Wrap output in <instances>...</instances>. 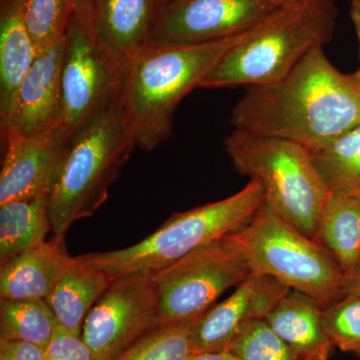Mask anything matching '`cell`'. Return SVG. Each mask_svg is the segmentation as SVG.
Returning <instances> with one entry per match:
<instances>
[{
  "label": "cell",
  "mask_w": 360,
  "mask_h": 360,
  "mask_svg": "<svg viewBox=\"0 0 360 360\" xmlns=\"http://www.w3.org/2000/svg\"><path fill=\"white\" fill-rule=\"evenodd\" d=\"M338 15L336 0H283L224 54L200 89L281 79L312 49L333 40Z\"/></svg>",
  "instance_id": "3957f363"
},
{
  "label": "cell",
  "mask_w": 360,
  "mask_h": 360,
  "mask_svg": "<svg viewBox=\"0 0 360 360\" xmlns=\"http://www.w3.org/2000/svg\"><path fill=\"white\" fill-rule=\"evenodd\" d=\"M265 201L264 187L250 179L224 200L172 214L148 238L129 248L84 255L110 279L137 271H160L201 246L243 229Z\"/></svg>",
  "instance_id": "8992f818"
},
{
  "label": "cell",
  "mask_w": 360,
  "mask_h": 360,
  "mask_svg": "<svg viewBox=\"0 0 360 360\" xmlns=\"http://www.w3.org/2000/svg\"><path fill=\"white\" fill-rule=\"evenodd\" d=\"M201 315L180 323L158 326L135 341L115 360L191 359L196 354L193 330Z\"/></svg>",
  "instance_id": "cb8c5ba5"
},
{
  "label": "cell",
  "mask_w": 360,
  "mask_h": 360,
  "mask_svg": "<svg viewBox=\"0 0 360 360\" xmlns=\"http://www.w3.org/2000/svg\"><path fill=\"white\" fill-rule=\"evenodd\" d=\"M135 148L120 96L71 136L65 165L49 198L54 236L65 239L71 225L92 217L106 202Z\"/></svg>",
  "instance_id": "277c9868"
},
{
  "label": "cell",
  "mask_w": 360,
  "mask_h": 360,
  "mask_svg": "<svg viewBox=\"0 0 360 360\" xmlns=\"http://www.w3.org/2000/svg\"><path fill=\"white\" fill-rule=\"evenodd\" d=\"M160 0H92L90 13L99 40L122 65L153 39Z\"/></svg>",
  "instance_id": "9a60e30c"
},
{
  "label": "cell",
  "mask_w": 360,
  "mask_h": 360,
  "mask_svg": "<svg viewBox=\"0 0 360 360\" xmlns=\"http://www.w3.org/2000/svg\"><path fill=\"white\" fill-rule=\"evenodd\" d=\"M350 18L354 23L357 41H359V56L360 60V0H352L350 4Z\"/></svg>",
  "instance_id": "1f68e13d"
},
{
  "label": "cell",
  "mask_w": 360,
  "mask_h": 360,
  "mask_svg": "<svg viewBox=\"0 0 360 360\" xmlns=\"http://www.w3.org/2000/svg\"><path fill=\"white\" fill-rule=\"evenodd\" d=\"M243 34L198 44L150 41L122 65L120 103L136 148L151 151L169 139L180 103Z\"/></svg>",
  "instance_id": "7a4b0ae2"
},
{
  "label": "cell",
  "mask_w": 360,
  "mask_h": 360,
  "mask_svg": "<svg viewBox=\"0 0 360 360\" xmlns=\"http://www.w3.org/2000/svg\"><path fill=\"white\" fill-rule=\"evenodd\" d=\"M231 122L233 129L315 150L360 124V91L317 47L281 79L246 87Z\"/></svg>",
  "instance_id": "6da1fadb"
},
{
  "label": "cell",
  "mask_w": 360,
  "mask_h": 360,
  "mask_svg": "<svg viewBox=\"0 0 360 360\" xmlns=\"http://www.w3.org/2000/svg\"><path fill=\"white\" fill-rule=\"evenodd\" d=\"M165 0H160L161 4H162L163 2H165Z\"/></svg>",
  "instance_id": "e575fe53"
},
{
  "label": "cell",
  "mask_w": 360,
  "mask_h": 360,
  "mask_svg": "<svg viewBox=\"0 0 360 360\" xmlns=\"http://www.w3.org/2000/svg\"><path fill=\"white\" fill-rule=\"evenodd\" d=\"M283 0H165L150 41L198 44L243 34Z\"/></svg>",
  "instance_id": "8fae6325"
},
{
  "label": "cell",
  "mask_w": 360,
  "mask_h": 360,
  "mask_svg": "<svg viewBox=\"0 0 360 360\" xmlns=\"http://www.w3.org/2000/svg\"><path fill=\"white\" fill-rule=\"evenodd\" d=\"M352 295L360 297V264L355 267L352 274L345 277L343 283V295Z\"/></svg>",
  "instance_id": "f546056e"
},
{
  "label": "cell",
  "mask_w": 360,
  "mask_h": 360,
  "mask_svg": "<svg viewBox=\"0 0 360 360\" xmlns=\"http://www.w3.org/2000/svg\"><path fill=\"white\" fill-rule=\"evenodd\" d=\"M122 65L97 37L90 9L73 11L63 60V115L58 134L66 141L120 96Z\"/></svg>",
  "instance_id": "ba28073f"
},
{
  "label": "cell",
  "mask_w": 360,
  "mask_h": 360,
  "mask_svg": "<svg viewBox=\"0 0 360 360\" xmlns=\"http://www.w3.org/2000/svg\"><path fill=\"white\" fill-rule=\"evenodd\" d=\"M77 8L90 9L92 0H75Z\"/></svg>",
  "instance_id": "d6a6232c"
},
{
  "label": "cell",
  "mask_w": 360,
  "mask_h": 360,
  "mask_svg": "<svg viewBox=\"0 0 360 360\" xmlns=\"http://www.w3.org/2000/svg\"><path fill=\"white\" fill-rule=\"evenodd\" d=\"M314 240L335 258L345 276L360 264V195L329 194Z\"/></svg>",
  "instance_id": "ffe728a7"
},
{
  "label": "cell",
  "mask_w": 360,
  "mask_h": 360,
  "mask_svg": "<svg viewBox=\"0 0 360 360\" xmlns=\"http://www.w3.org/2000/svg\"><path fill=\"white\" fill-rule=\"evenodd\" d=\"M352 79L354 80L355 84H356L357 89H359L360 91V68L359 70L355 71L354 75H352Z\"/></svg>",
  "instance_id": "836d02e7"
},
{
  "label": "cell",
  "mask_w": 360,
  "mask_h": 360,
  "mask_svg": "<svg viewBox=\"0 0 360 360\" xmlns=\"http://www.w3.org/2000/svg\"><path fill=\"white\" fill-rule=\"evenodd\" d=\"M309 151L330 193L360 195V124Z\"/></svg>",
  "instance_id": "7402d4cb"
},
{
  "label": "cell",
  "mask_w": 360,
  "mask_h": 360,
  "mask_svg": "<svg viewBox=\"0 0 360 360\" xmlns=\"http://www.w3.org/2000/svg\"><path fill=\"white\" fill-rule=\"evenodd\" d=\"M357 355H359V356L360 357V354H357Z\"/></svg>",
  "instance_id": "d590c367"
},
{
  "label": "cell",
  "mask_w": 360,
  "mask_h": 360,
  "mask_svg": "<svg viewBox=\"0 0 360 360\" xmlns=\"http://www.w3.org/2000/svg\"><path fill=\"white\" fill-rule=\"evenodd\" d=\"M322 307L311 297L291 290L265 322L302 360H328L333 345L326 335Z\"/></svg>",
  "instance_id": "ac0fdd59"
},
{
  "label": "cell",
  "mask_w": 360,
  "mask_h": 360,
  "mask_svg": "<svg viewBox=\"0 0 360 360\" xmlns=\"http://www.w3.org/2000/svg\"><path fill=\"white\" fill-rule=\"evenodd\" d=\"M189 360H238L231 352H200Z\"/></svg>",
  "instance_id": "4dcf8cb0"
},
{
  "label": "cell",
  "mask_w": 360,
  "mask_h": 360,
  "mask_svg": "<svg viewBox=\"0 0 360 360\" xmlns=\"http://www.w3.org/2000/svg\"><path fill=\"white\" fill-rule=\"evenodd\" d=\"M250 274L245 258L225 236L156 271L158 326L180 323L205 314L224 291L238 286Z\"/></svg>",
  "instance_id": "9c48e42d"
},
{
  "label": "cell",
  "mask_w": 360,
  "mask_h": 360,
  "mask_svg": "<svg viewBox=\"0 0 360 360\" xmlns=\"http://www.w3.org/2000/svg\"><path fill=\"white\" fill-rule=\"evenodd\" d=\"M70 257L56 236L20 253L0 269V300H46Z\"/></svg>",
  "instance_id": "e0dca14e"
},
{
  "label": "cell",
  "mask_w": 360,
  "mask_h": 360,
  "mask_svg": "<svg viewBox=\"0 0 360 360\" xmlns=\"http://www.w3.org/2000/svg\"><path fill=\"white\" fill-rule=\"evenodd\" d=\"M224 148L236 172L257 179L269 203L286 221L314 239L330 191L309 149L296 142L233 129Z\"/></svg>",
  "instance_id": "52a82bcc"
},
{
  "label": "cell",
  "mask_w": 360,
  "mask_h": 360,
  "mask_svg": "<svg viewBox=\"0 0 360 360\" xmlns=\"http://www.w3.org/2000/svg\"><path fill=\"white\" fill-rule=\"evenodd\" d=\"M49 198L39 196L0 205V266L46 241L52 231Z\"/></svg>",
  "instance_id": "44dd1931"
},
{
  "label": "cell",
  "mask_w": 360,
  "mask_h": 360,
  "mask_svg": "<svg viewBox=\"0 0 360 360\" xmlns=\"http://www.w3.org/2000/svg\"><path fill=\"white\" fill-rule=\"evenodd\" d=\"M1 143L0 205L51 195L65 165L68 141L58 132L34 136L11 132Z\"/></svg>",
  "instance_id": "7c38bea8"
},
{
  "label": "cell",
  "mask_w": 360,
  "mask_h": 360,
  "mask_svg": "<svg viewBox=\"0 0 360 360\" xmlns=\"http://www.w3.org/2000/svg\"><path fill=\"white\" fill-rule=\"evenodd\" d=\"M65 39L49 45L37 53L32 68L16 94L8 131L34 136L58 132L63 115V60Z\"/></svg>",
  "instance_id": "5bb4252c"
},
{
  "label": "cell",
  "mask_w": 360,
  "mask_h": 360,
  "mask_svg": "<svg viewBox=\"0 0 360 360\" xmlns=\"http://www.w3.org/2000/svg\"><path fill=\"white\" fill-rule=\"evenodd\" d=\"M0 134L8 131L16 94L37 51L23 18V0H0Z\"/></svg>",
  "instance_id": "2e32d148"
},
{
  "label": "cell",
  "mask_w": 360,
  "mask_h": 360,
  "mask_svg": "<svg viewBox=\"0 0 360 360\" xmlns=\"http://www.w3.org/2000/svg\"><path fill=\"white\" fill-rule=\"evenodd\" d=\"M0 360H45V350L25 341L1 340Z\"/></svg>",
  "instance_id": "f1b7e54d"
},
{
  "label": "cell",
  "mask_w": 360,
  "mask_h": 360,
  "mask_svg": "<svg viewBox=\"0 0 360 360\" xmlns=\"http://www.w3.org/2000/svg\"><path fill=\"white\" fill-rule=\"evenodd\" d=\"M225 238L252 274L276 278L309 296L322 309L345 296V274L333 255L265 201L248 224Z\"/></svg>",
  "instance_id": "5b68a950"
},
{
  "label": "cell",
  "mask_w": 360,
  "mask_h": 360,
  "mask_svg": "<svg viewBox=\"0 0 360 360\" xmlns=\"http://www.w3.org/2000/svg\"><path fill=\"white\" fill-rule=\"evenodd\" d=\"M290 290L276 278L251 272L229 297L213 305L196 321L195 354L229 352L245 323L266 319Z\"/></svg>",
  "instance_id": "4fadbf2b"
},
{
  "label": "cell",
  "mask_w": 360,
  "mask_h": 360,
  "mask_svg": "<svg viewBox=\"0 0 360 360\" xmlns=\"http://www.w3.org/2000/svg\"><path fill=\"white\" fill-rule=\"evenodd\" d=\"M111 279L85 255L70 257L46 302L56 314L59 326L82 336L87 314L105 292Z\"/></svg>",
  "instance_id": "d6986e66"
},
{
  "label": "cell",
  "mask_w": 360,
  "mask_h": 360,
  "mask_svg": "<svg viewBox=\"0 0 360 360\" xmlns=\"http://www.w3.org/2000/svg\"><path fill=\"white\" fill-rule=\"evenodd\" d=\"M326 335L333 347L360 354V297L347 295L322 309Z\"/></svg>",
  "instance_id": "4316f807"
},
{
  "label": "cell",
  "mask_w": 360,
  "mask_h": 360,
  "mask_svg": "<svg viewBox=\"0 0 360 360\" xmlns=\"http://www.w3.org/2000/svg\"><path fill=\"white\" fill-rule=\"evenodd\" d=\"M229 352L238 360H302L264 319L245 323L234 338Z\"/></svg>",
  "instance_id": "484cf974"
},
{
  "label": "cell",
  "mask_w": 360,
  "mask_h": 360,
  "mask_svg": "<svg viewBox=\"0 0 360 360\" xmlns=\"http://www.w3.org/2000/svg\"><path fill=\"white\" fill-rule=\"evenodd\" d=\"M75 0H23V18L37 51L65 39Z\"/></svg>",
  "instance_id": "d4e9b609"
},
{
  "label": "cell",
  "mask_w": 360,
  "mask_h": 360,
  "mask_svg": "<svg viewBox=\"0 0 360 360\" xmlns=\"http://www.w3.org/2000/svg\"><path fill=\"white\" fill-rule=\"evenodd\" d=\"M58 326L45 300H0L1 340L25 341L45 349Z\"/></svg>",
  "instance_id": "603a6c76"
},
{
  "label": "cell",
  "mask_w": 360,
  "mask_h": 360,
  "mask_svg": "<svg viewBox=\"0 0 360 360\" xmlns=\"http://www.w3.org/2000/svg\"><path fill=\"white\" fill-rule=\"evenodd\" d=\"M44 350L45 360H96L82 336L60 326Z\"/></svg>",
  "instance_id": "83f0119b"
},
{
  "label": "cell",
  "mask_w": 360,
  "mask_h": 360,
  "mask_svg": "<svg viewBox=\"0 0 360 360\" xmlns=\"http://www.w3.org/2000/svg\"><path fill=\"white\" fill-rule=\"evenodd\" d=\"M160 293L155 272L111 279L85 319L82 338L96 360H115L158 326Z\"/></svg>",
  "instance_id": "30bf717a"
}]
</instances>
